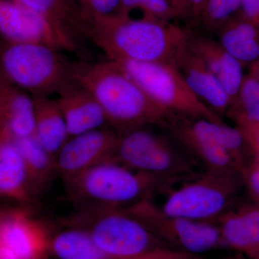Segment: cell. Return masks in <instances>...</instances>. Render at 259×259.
<instances>
[{
    "mask_svg": "<svg viewBox=\"0 0 259 259\" xmlns=\"http://www.w3.org/2000/svg\"><path fill=\"white\" fill-rule=\"evenodd\" d=\"M63 226V229L51 235L49 255L56 259H110L86 230L77 226Z\"/></svg>",
    "mask_w": 259,
    "mask_h": 259,
    "instance_id": "obj_24",
    "label": "cell"
},
{
    "mask_svg": "<svg viewBox=\"0 0 259 259\" xmlns=\"http://www.w3.org/2000/svg\"><path fill=\"white\" fill-rule=\"evenodd\" d=\"M216 36L243 68L250 67L259 59V28L241 13L223 25Z\"/></svg>",
    "mask_w": 259,
    "mask_h": 259,
    "instance_id": "obj_21",
    "label": "cell"
},
{
    "mask_svg": "<svg viewBox=\"0 0 259 259\" xmlns=\"http://www.w3.org/2000/svg\"><path fill=\"white\" fill-rule=\"evenodd\" d=\"M61 221L63 226L86 230L110 259L129 258L158 247L170 246L124 209L79 208Z\"/></svg>",
    "mask_w": 259,
    "mask_h": 259,
    "instance_id": "obj_5",
    "label": "cell"
},
{
    "mask_svg": "<svg viewBox=\"0 0 259 259\" xmlns=\"http://www.w3.org/2000/svg\"><path fill=\"white\" fill-rule=\"evenodd\" d=\"M244 187L259 205V165L253 161L241 172Z\"/></svg>",
    "mask_w": 259,
    "mask_h": 259,
    "instance_id": "obj_30",
    "label": "cell"
},
{
    "mask_svg": "<svg viewBox=\"0 0 259 259\" xmlns=\"http://www.w3.org/2000/svg\"><path fill=\"white\" fill-rule=\"evenodd\" d=\"M224 259H243V254L235 252L234 254L229 255V256L226 257Z\"/></svg>",
    "mask_w": 259,
    "mask_h": 259,
    "instance_id": "obj_37",
    "label": "cell"
},
{
    "mask_svg": "<svg viewBox=\"0 0 259 259\" xmlns=\"http://www.w3.org/2000/svg\"><path fill=\"white\" fill-rule=\"evenodd\" d=\"M239 13L259 28V0H242Z\"/></svg>",
    "mask_w": 259,
    "mask_h": 259,
    "instance_id": "obj_32",
    "label": "cell"
},
{
    "mask_svg": "<svg viewBox=\"0 0 259 259\" xmlns=\"http://www.w3.org/2000/svg\"><path fill=\"white\" fill-rule=\"evenodd\" d=\"M166 191L160 207L165 214L202 222L214 223L236 205L244 187L238 170H201L177 182Z\"/></svg>",
    "mask_w": 259,
    "mask_h": 259,
    "instance_id": "obj_4",
    "label": "cell"
},
{
    "mask_svg": "<svg viewBox=\"0 0 259 259\" xmlns=\"http://www.w3.org/2000/svg\"><path fill=\"white\" fill-rule=\"evenodd\" d=\"M44 18L60 39L65 50L79 49L88 39L92 19L76 0H17Z\"/></svg>",
    "mask_w": 259,
    "mask_h": 259,
    "instance_id": "obj_14",
    "label": "cell"
},
{
    "mask_svg": "<svg viewBox=\"0 0 259 259\" xmlns=\"http://www.w3.org/2000/svg\"><path fill=\"white\" fill-rule=\"evenodd\" d=\"M249 74L259 81V59L250 66Z\"/></svg>",
    "mask_w": 259,
    "mask_h": 259,
    "instance_id": "obj_35",
    "label": "cell"
},
{
    "mask_svg": "<svg viewBox=\"0 0 259 259\" xmlns=\"http://www.w3.org/2000/svg\"><path fill=\"white\" fill-rule=\"evenodd\" d=\"M250 258L259 259V247L258 248H257L256 250H255V252L253 253V255L250 256Z\"/></svg>",
    "mask_w": 259,
    "mask_h": 259,
    "instance_id": "obj_38",
    "label": "cell"
},
{
    "mask_svg": "<svg viewBox=\"0 0 259 259\" xmlns=\"http://www.w3.org/2000/svg\"><path fill=\"white\" fill-rule=\"evenodd\" d=\"M255 161L259 165V151L256 150V156H255Z\"/></svg>",
    "mask_w": 259,
    "mask_h": 259,
    "instance_id": "obj_39",
    "label": "cell"
},
{
    "mask_svg": "<svg viewBox=\"0 0 259 259\" xmlns=\"http://www.w3.org/2000/svg\"><path fill=\"white\" fill-rule=\"evenodd\" d=\"M57 49L40 44L7 42L1 52V76L32 94H57L69 81L70 63Z\"/></svg>",
    "mask_w": 259,
    "mask_h": 259,
    "instance_id": "obj_7",
    "label": "cell"
},
{
    "mask_svg": "<svg viewBox=\"0 0 259 259\" xmlns=\"http://www.w3.org/2000/svg\"><path fill=\"white\" fill-rule=\"evenodd\" d=\"M120 138L109 125L70 137L56 156L58 175L66 180L115 160Z\"/></svg>",
    "mask_w": 259,
    "mask_h": 259,
    "instance_id": "obj_11",
    "label": "cell"
},
{
    "mask_svg": "<svg viewBox=\"0 0 259 259\" xmlns=\"http://www.w3.org/2000/svg\"><path fill=\"white\" fill-rule=\"evenodd\" d=\"M55 99L67 126L69 137L109 125L103 109L84 88L71 79Z\"/></svg>",
    "mask_w": 259,
    "mask_h": 259,
    "instance_id": "obj_16",
    "label": "cell"
},
{
    "mask_svg": "<svg viewBox=\"0 0 259 259\" xmlns=\"http://www.w3.org/2000/svg\"><path fill=\"white\" fill-rule=\"evenodd\" d=\"M124 209L144 223L162 241L177 249L204 255L226 246L216 223L168 215L151 199Z\"/></svg>",
    "mask_w": 259,
    "mask_h": 259,
    "instance_id": "obj_9",
    "label": "cell"
},
{
    "mask_svg": "<svg viewBox=\"0 0 259 259\" xmlns=\"http://www.w3.org/2000/svg\"><path fill=\"white\" fill-rule=\"evenodd\" d=\"M0 259H17L8 250L0 248Z\"/></svg>",
    "mask_w": 259,
    "mask_h": 259,
    "instance_id": "obj_36",
    "label": "cell"
},
{
    "mask_svg": "<svg viewBox=\"0 0 259 259\" xmlns=\"http://www.w3.org/2000/svg\"><path fill=\"white\" fill-rule=\"evenodd\" d=\"M0 32L7 42L40 44L64 49L44 18L17 0H0Z\"/></svg>",
    "mask_w": 259,
    "mask_h": 259,
    "instance_id": "obj_12",
    "label": "cell"
},
{
    "mask_svg": "<svg viewBox=\"0 0 259 259\" xmlns=\"http://www.w3.org/2000/svg\"><path fill=\"white\" fill-rule=\"evenodd\" d=\"M166 1L175 10L180 20L194 25L193 11L189 0H166Z\"/></svg>",
    "mask_w": 259,
    "mask_h": 259,
    "instance_id": "obj_31",
    "label": "cell"
},
{
    "mask_svg": "<svg viewBox=\"0 0 259 259\" xmlns=\"http://www.w3.org/2000/svg\"><path fill=\"white\" fill-rule=\"evenodd\" d=\"M245 133H246L250 141L253 143L255 150L259 151V127L258 128L253 130V131H250V132Z\"/></svg>",
    "mask_w": 259,
    "mask_h": 259,
    "instance_id": "obj_34",
    "label": "cell"
},
{
    "mask_svg": "<svg viewBox=\"0 0 259 259\" xmlns=\"http://www.w3.org/2000/svg\"><path fill=\"white\" fill-rule=\"evenodd\" d=\"M70 76L93 95L103 109L109 126L120 135L139 127H161L171 113L109 59L70 63Z\"/></svg>",
    "mask_w": 259,
    "mask_h": 259,
    "instance_id": "obj_1",
    "label": "cell"
},
{
    "mask_svg": "<svg viewBox=\"0 0 259 259\" xmlns=\"http://www.w3.org/2000/svg\"><path fill=\"white\" fill-rule=\"evenodd\" d=\"M0 194L3 199L24 207H29L35 200L21 153L3 130H0Z\"/></svg>",
    "mask_w": 259,
    "mask_h": 259,
    "instance_id": "obj_19",
    "label": "cell"
},
{
    "mask_svg": "<svg viewBox=\"0 0 259 259\" xmlns=\"http://www.w3.org/2000/svg\"><path fill=\"white\" fill-rule=\"evenodd\" d=\"M110 61L123 70L150 97L168 112L219 123L226 122L195 96L175 64L122 59Z\"/></svg>",
    "mask_w": 259,
    "mask_h": 259,
    "instance_id": "obj_8",
    "label": "cell"
},
{
    "mask_svg": "<svg viewBox=\"0 0 259 259\" xmlns=\"http://www.w3.org/2000/svg\"><path fill=\"white\" fill-rule=\"evenodd\" d=\"M122 259H206L204 255L193 254L171 246H162L141 254Z\"/></svg>",
    "mask_w": 259,
    "mask_h": 259,
    "instance_id": "obj_29",
    "label": "cell"
},
{
    "mask_svg": "<svg viewBox=\"0 0 259 259\" xmlns=\"http://www.w3.org/2000/svg\"><path fill=\"white\" fill-rule=\"evenodd\" d=\"M51 233L29 207H4L0 213V248L17 259H47Z\"/></svg>",
    "mask_w": 259,
    "mask_h": 259,
    "instance_id": "obj_10",
    "label": "cell"
},
{
    "mask_svg": "<svg viewBox=\"0 0 259 259\" xmlns=\"http://www.w3.org/2000/svg\"><path fill=\"white\" fill-rule=\"evenodd\" d=\"M0 130L17 139L35 136L33 99L3 76L0 81Z\"/></svg>",
    "mask_w": 259,
    "mask_h": 259,
    "instance_id": "obj_20",
    "label": "cell"
},
{
    "mask_svg": "<svg viewBox=\"0 0 259 259\" xmlns=\"http://www.w3.org/2000/svg\"><path fill=\"white\" fill-rule=\"evenodd\" d=\"M137 10L142 12L144 17L168 22L180 20L166 0H122L115 14L131 16V13Z\"/></svg>",
    "mask_w": 259,
    "mask_h": 259,
    "instance_id": "obj_27",
    "label": "cell"
},
{
    "mask_svg": "<svg viewBox=\"0 0 259 259\" xmlns=\"http://www.w3.org/2000/svg\"><path fill=\"white\" fill-rule=\"evenodd\" d=\"M32 97L35 107V137L56 156L70 138L64 116L56 100L48 95L32 94Z\"/></svg>",
    "mask_w": 259,
    "mask_h": 259,
    "instance_id": "obj_22",
    "label": "cell"
},
{
    "mask_svg": "<svg viewBox=\"0 0 259 259\" xmlns=\"http://www.w3.org/2000/svg\"><path fill=\"white\" fill-rule=\"evenodd\" d=\"M10 136L23 156L30 190L35 199L58 175L56 156L49 153L35 136L20 139Z\"/></svg>",
    "mask_w": 259,
    "mask_h": 259,
    "instance_id": "obj_23",
    "label": "cell"
},
{
    "mask_svg": "<svg viewBox=\"0 0 259 259\" xmlns=\"http://www.w3.org/2000/svg\"><path fill=\"white\" fill-rule=\"evenodd\" d=\"M226 117L245 132L258 128L259 81L250 74L245 75Z\"/></svg>",
    "mask_w": 259,
    "mask_h": 259,
    "instance_id": "obj_25",
    "label": "cell"
},
{
    "mask_svg": "<svg viewBox=\"0 0 259 259\" xmlns=\"http://www.w3.org/2000/svg\"><path fill=\"white\" fill-rule=\"evenodd\" d=\"M68 198L79 208L126 209L175 183L135 171L112 160L63 180Z\"/></svg>",
    "mask_w": 259,
    "mask_h": 259,
    "instance_id": "obj_3",
    "label": "cell"
},
{
    "mask_svg": "<svg viewBox=\"0 0 259 259\" xmlns=\"http://www.w3.org/2000/svg\"><path fill=\"white\" fill-rule=\"evenodd\" d=\"M187 45L221 83L232 102L239 91L245 76L243 66L217 39H213L209 35L190 30Z\"/></svg>",
    "mask_w": 259,
    "mask_h": 259,
    "instance_id": "obj_17",
    "label": "cell"
},
{
    "mask_svg": "<svg viewBox=\"0 0 259 259\" xmlns=\"http://www.w3.org/2000/svg\"><path fill=\"white\" fill-rule=\"evenodd\" d=\"M115 161L135 171L175 182L202 170L169 135L148 127L120 135Z\"/></svg>",
    "mask_w": 259,
    "mask_h": 259,
    "instance_id": "obj_6",
    "label": "cell"
},
{
    "mask_svg": "<svg viewBox=\"0 0 259 259\" xmlns=\"http://www.w3.org/2000/svg\"><path fill=\"white\" fill-rule=\"evenodd\" d=\"M175 65L195 96L220 117H226L231 106V97L187 44L177 56Z\"/></svg>",
    "mask_w": 259,
    "mask_h": 259,
    "instance_id": "obj_15",
    "label": "cell"
},
{
    "mask_svg": "<svg viewBox=\"0 0 259 259\" xmlns=\"http://www.w3.org/2000/svg\"><path fill=\"white\" fill-rule=\"evenodd\" d=\"M226 246L251 256L259 247V205L233 206L214 222Z\"/></svg>",
    "mask_w": 259,
    "mask_h": 259,
    "instance_id": "obj_18",
    "label": "cell"
},
{
    "mask_svg": "<svg viewBox=\"0 0 259 259\" xmlns=\"http://www.w3.org/2000/svg\"><path fill=\"white\" fill-rule=\"evenodd\" d=\"M190 32V29L174 22L114 14L92 18L88 40L110 60L175 64L177 56L187 45Z\"/></svg>",
    "mask_w": 259,
    "mask_h": 259,
    "instance_id": "obj_2",
    "label": "cell"
},
{
    "mask_svg": "<svg viewBox=\"0 0 259 259\" xmlns=\"http://www.w3.org/2000/svg\"><path fill=\"white\" fill-rule=\"evenodd\" d=\"M83 11L92 18L114 15L122 0H76Z\"/></svg>",
    "mask_w": 259,
    "mask_h": 259,
    "instance_id": "obj_28",
    "label": "cell"
},
{
    "mask_svg": "<svg viewBox=\"0 0 259 259\" xmlns=\"http://www.w3.org/2000/svg\"><path fill=\"white\" fill-rule=\"evenodd\" d=\"M47 259H49V258H48Z\"/></svg>",
    "mask_w": 259,
    "mask_h": 259,
    "instance_id": "obj_40",
    "label": "cell"
},
{
    "mask_svg": "<svg viewBox=\"0 0 259 259\" xmlns=\"http://www.w3.org/2000/svg\"><path fill=\"white\" fill-rule=\"evenodd\" d=\"M193 11L194 24L198 25L199 18L206 4L207 0H189Z\"/></svg>",
    "mask_w": 259,
    "mask_h": 259,
    "instance_id": "obj_33",
    "label": "cell"
},
{
    "mask_svg": "<svg viewBox=\"0 0 259 259\" xmlns=\"http://www.w3.org/2000/svg\"><path fill=\"white\" fill-rule=\"evenodd\" d=\"M241 4L242 0H207L198 25L205 35H216L223 25L239 13Z\"/></svg>",
    "mask_w": 259,
    "mask_h": 259,
    "instance_id": "obj_26",
    "label": "cell"
},
{
    "mask_svg": "<svg viewBox=\"0 0 259 259\" xmlns=\"http://www.w3.org/2000/svg\"><path fill=\"white\" fill-rule=\"evenodd\" d=\"M202 170H238L231 156L207 135L190 125L187 116L170 113L161 126Z\"/></svg>",
    "mask_w": 259,
    "mask_h": 259,
    "instance_id": "obj_13",
    "label": "cell"
}]
</instances>
